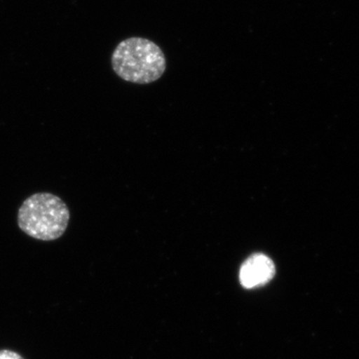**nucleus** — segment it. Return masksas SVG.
Returning <instances> with one entry per match:
<instances>
[{
  "instance_id": "1",
  "label": "nucleus",
  "mask_w": 359,
  "mask_h": 359,
  "mask_svg": "<svg viewBox=\"0 0 359 359\" xmlns=\"http://www.w3.org/2000/svg\"><path fill=\"white\" fill-rule=\"evenodd\" d=\"M113 70L121 79L131 83L150 84L166 71L164 52L155 42L131 37L117 45L112 57Z\"/></svg>"
},
{
  "instance_id": "2",
  "label": "nucleus",
  "mask_w": 359,
  "mask_h": 359,
  "mask_svg": "<svg viewBox=\"0 0 359 359\" xmlns=\"http://www.w3.org/2000/svg\"><path fill=\"white\" fill-rule=\"evenodd\" d=\"M67 205L50 193H36L25 200L18 214L21 231L35 240L55 241L65 235L69 224Z\"/></svg>"
},
{
  "instance_id": "3",
  "label": "nucleus",
  "mask_w": 359,
  "mask_h": 359,
  "mask_svg": "<svg viewBox=\"0 0 359 359\" xmlns=\"http://www.w3.org/2000/svg\"><path fill=\"white\" fill-rule=\"evenodd\" d=\"M275 263L266 255H252L242 264L240 268V283L244 289L252 290L263 287L275 278Z\"/></svg>"
},
{
  "instance_id": "4",
  "label": "nucleus",
  "mask_w": 359,
  "mask_h": 359,
  "mask_svg": "<svg viewBox=\"0 0 359 359\" xmlns=\"http://www.w3.org/2000/svg\"><path fill=\"white\" fill-rule=\"evenodd\" d=\"M0 359H25L20 354L14 353L13 351H0Z\"/></svg>"
}]
</instances>
